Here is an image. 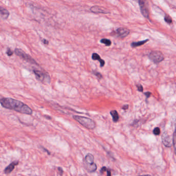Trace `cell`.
Masks as SVG:
<instances>
[{
    "label": "cell",
    "instance_id": "cell-26",
    "mask_svg": "<svg viewBox=\"0 0 176 176\" xmlns=\"http://www.w3.org/2000/svg\"><path fill=\"white\" fill-rule=\"evenodd\" d=\"M138 90L140 91H143V88L142 87V85H140L139 86H138Z\"/></svg>",
    "mask_w": 176,
    "mask_h": 176
},
{
    "label": "cell",
    "instance_id": "cell-4",
    "mask_svg": "<svg viewBox=\"0 0 176 176\" xmlns=\"http://www.w3.org/2000/svg\"><path fill=\"white\" fill-rule=\"evenodd\" d=\"M33 72L34 73L37 80L38 81L43 83L49 84L50 83V77L47 73L36 69H33Z\"/></svg>",
    "mask_w": 176,
    "mask_h": 176
},
{
    "label": "cell",
    "instance_id": "cell-2",
    "mask_svg": "<svg viewBox=\"0 0 176 176\" xmlns=\"http://www.w3.org/2000/svg\"><path fill=\"white\" fill-rule=\"evenodd\" d=\"M83 165L84 168L89 173H93L97 169V166L94 162V156L91 153H88L86 155Z\"/></svg>",
    "mask_w": 176,
    "mask_h": 176
},
{
    "label": "cell",
    "instance_id": "cell-10",
    "mask_svg": "<svg viewBox=\"0 0 176 176\" xmlns=\"http://www.w3.org/2000/svg\"><path fill=\"white\" fill-rule=\"evenodd\" d=\"M19 164L18 161H16L13 162H11L8 166H7L5 169L4 171V172L6 174H9L11 173L14 169H15V167L16 166H17Z\"/></svg>",
    "mask_w": 176,
    "mask_h": 176
},
{
    "label": "cell",
    "instance_id": "cell-16",
    "mask_svg": "<svg viewBox=\"0 0 176 176\" xmlns=\"http://www.w3.org/2000/svg\"><path fill=\"white\" fill-rule=\"evenodd\" d=\"M100 42L102 43L105 44L106 46H110L112 44V42L110 39H106V38H103L100 40Z\"/></svg>",
    "mask_w": 176,
    "mask_h": 176
},
{
    "label": "cell",
    "instance_id": "cell-6",
    "mask_svg": "<svg viewBox=\"0 0 176 176\" xmlns=\"http://www.w3.org/2000/svg\"><path fill=\"white\" fill-rule=\"evenodd\" d=\"M149 56L151 60L155 63H159L164 59L163 54L161 52L158 51H152L150 53Z\"/></svg>",
    "mask_w": 176,
    "mask_h": 176
},
{
    "label": "cell",
    "instance_id": "cell-28",
    "mask_svg": "<svg viewBox=\"0 0 176 176\" xmlns=\"http://www.w3.org/2000/svg\"><path fill=\"white\" fill-rule=\"evenodd\" d=\"M145 95H146L147 98H149L150 96V95H151V93L149 92H147L145 93Z\"/></svg>",
    "mask_w": 176,
    "mask_h": 176
},
{
    "label": "cell",
    "instance_id": "cell-18",
    "mask_svg": "<svg viewBox=\"0 0 176 176\" xmlns=\"http://www.w3.org/2000/svg\"><path fill=\"white\" fill-rule=\"evenodd\" d=\"M164 19H165V21L167 23H168L169 24H170V23H171L172 22V19L171 18V17L169 16H168V15H166Z\"/></svg>",
    "mask_w": 176,
    "mask_h": 176
},
{
    "label": "cell",
    "instance_id": "cell-23",
    "mask_svg": "<svg viewBox=\"0 0 176 176\" xmlns=\"http://www.w3.org/2000/svg\"><path fill=\"white\" fill-rule=\"evenodd\" d=\"M58 171H59V175L60 176H62V174H63V170H62V169L61 167H58Z\"/></svg>",
    "mask_w": 176,
    "mask_h": 176
},
{
    "label": "cell",
    "instance_id": "cell-30",
    "mask_svg": "<svg viewBox=\"0 0 176 176\" xmlns=\"http://www.w3.org/2000/svg\"><path fill=\"white\" fill-rule=\"evenodd\" d=\"M87 176V175H83V176Z\"/></svg>",
    "mask_w": 176,
    "mask_h": 176
},
{
    "label": "cell",
    "instance_id": "cell-11",
    "mask_svg": "<svg viewBox=\"0 0 176 176\" xmlns=\"http://www.w3.org/2000/svg\"><path fill=\"white\" fill-rule=\"evenodd\" d=\"M129 32H130L129 29H125V28H118L116 30V33L120 37H121V38H124L127 36L128 34H129Z\"/></svg>",
    "mask_w": 176,
    "mask_h": 176
},
{
    "label": "cell",
    "instance_id": "cell-12",
    "mask_svg": "<svg viewBox=\"0 0 176 176\" xmlns=\"http://www.w3.org/2000/svg\"><path fill=\"white\" fill-rule=\"evenodd\" d=\"M9 16V11L5 8L2 7H0V17L1 19L3 20L7 19Z\"/></svg>",
    "mask_w": 176,
    "mask_h": 176
},
{
    "label": "cell",
    "instance_id": "cell-7",
    "mask_svg": "<svg viewBox=\"0 0 176 176\" xmlns=\"http://www.w3.org/2000/svg\"><path fill=\"white\" fill-rule=\"evenodd\" d=\"M90 11L95 14H110V11L106 9L105 7L100 6H92L90 9Z\"/></svg>",
    "mask_w": 176,
    "mask_h": 176
},
{
    "label": "cell",
    "instance_id": "cell-31",
    "mask_svg": "<svg viewBox=\"0 0 176 176\" xmlns=\"http://www.w3.org/2000/svg\"><path fill=\"white\" fill-rule=\"evenodd\" d=\"M175 153H176V149H175Z\"/></svg>",
    "mask_w": 176,
    "mask_h": 176
},
{
    "label": "cell",
    "instance_id": "cell-20",
    "mask_svg": "<svg viewBox=\"0 0 176 176\" xmlns=\"http://www.w3.org/2000/svg\"><path fill=\"white\" fill-rule=\"evenodd\" d=\"M173 143L174 146L176 149V130H175L174 135H173Z\"/></svg>",
    "mask_w": 176,
    "mask_h": 176
},
{
    "label": "cell",
    "instance_id": "cell-17",
    "mask_svg": "<svg viewBox=\"0 0 176 176\" xmlns=\"http://www.w3.org/2000/svg\"><path fill=\"white\" fill-rule=\"evenodd\" d=\"M153 133L154 135H159L161 133V130H160V129L158 127H156L154 129L153 131Z\"/></svg>",
    "mask_w": 176,
    "mask_h": 176
},
{
    "label": "cell",
    "instance_id": "cell-19",
    "mask_svg": "<svg viewBox=\"0 0 176 176\" xmlns=\"http://www.w3.org/2000/svg\"><path fill=\"white\" fill-rule=\"evenodd\" d=\"M92 72H93V73L94 74V75H95V76H96L97 77H98L99 79H101L102 78V74H101L100 72H97V71H95V70L93 71Z\"/></svg>",
    "mask_w": 176,
    "mask_h": 176
},
{
    "label": "cell",
    "instance_id": "cell-24",
    "mask_svg": "<svg viewBox=\"0 0 176 176\" xmlns=\"http://www.w3.org/2000/svg\"><path fill=\"white\" fill-rule=\"evenodd\" d=\"M42 42L45 44V45H48L49 44V41L46 39H42Z\"/></svg>",
    "mask_w": 176,
    "mask_h": 176
},
{
    "label": "cell",
    "instance_id": "cell-8",
    "mask_svg": "<svg viewBox=\"0 0 176 176\" xmlns=\"http://www.w3.org/2000/svg\"><path fill=\"white\" fill-rule=\"evenodd\" d=\"M162 141L163 144L166 147H171L172 146V138L167 132H164L162 136Z\"/></svg>",
    "mask_w": 176,
    "mask_h": 176
},
{
    "label": "cell",
    "instance_id": "cell-9",
    "mask_svg": "<svg viewBox=\"0 0 176 176\" xmlns=\"http://www.w3.org/2000/svg\"><path fill=\"white\" fill-rule=\"evenodd\" d=\"M139 4H140V9H141L142 14L145 18H148L149 12H148V10L147 9V7L145 5L144 1H139Z\"/></svg>",
    "mask_w": 176,
    "mask_h": 176
},
{
    "label": "cell",
    "instance_id": "cell-13",
    "mask_svg": "<svg viewBox=\"0 0 176 176\" xmlns=\"http://www.w3.org/2000/svg\"><path fill=\"white\" fill-rule=\"evenodd\" d=\"M91 58H92V60L99 61V62L100 63V66H101V67H103L104 66V65H105V61L103 59H101V57L100 56V55L99 54H98L97 53H93L92 54Z\"/></svg>",
    "mask_w": 176,
    "mask_h": 176
},
{
    "label": "cell",
    "instance_id": "cell-5",
    "mask_svg": "<svg viewBox=\"0 0 176 176\" xmlns=\"http://www.w3.org/2000/svg\"><path fill=\"white\" fill-rule=\"evenodd\" d=\"M15 53L18 56L20 57L21 59H23L24 60L29 62L32 64L38 65V64L36 62V61L29 55L25 53L22 50L17 48L15 50Z\"/></svg>",
    "mask_w": 176,
    "mask_h": 176
},
{
    "label": "cell",
    "instance_id": "cell-14",
    "mask_svg": "<svg viewBox=\"0 0 176 176\" xmlns=\"http://www.w3.org/2000/svg\"><path fill=\"white\" fill-rule=\"evenodd\" d=\"M110 114L113 118V120L114 122H116L119 120V115L117 112L116 110H113L110 112Z\"/></svg>",
    "mask_w": 176,
    "mask_h": 176
},
{
    "label": "cell",
    "instance_id": "cell-22",
    "mask_svg": "<svg viewBox=\"0 0 176 176\" xmlns=\"http://www.w3.org/2000/svg\"><path fill=\"white\" fill-rule=\"evenodd\" d=\"M108 170V168L105 167V166H104V167H102L100 170V173L101 174H103L104 172L107 171Z\"/></svg>",
    "mask_w": 176,
    "mask_h": 176
},
{
    "label": "cell",
    "instance_id": "cell-15",
    "mask_svg": "<svg viewBox=\"0 0 176 176\" xmlns=\"http://www.w3.org/2000/svg\"><path fill=\"white\" fill-rule=\"evenodd\" d=\"M147 41H148V40H145L144 41H139V42H133L131 44V46L132 47H139V46H141L143 45H144V43H145Z\"/></svg>",
    "mask_w": 176,
    "mask_h": 176
},
{
    "label": "cell",
    "instance_id": "cell-3",
    "mask_svg": "<svg viewBox=\"0 0 176 176\" xmlns=\"http://www.w3.org/2000/svg\"><path fill=\"white\" fill-rule=\"evenodd\" d=\"M73 118L82 125L89 130H93L96 127L95 122L90 118L78 115H74Z\"/></svg>",
    "mask_w": 176,
    "mask_h": 176
},
{
    "label": "cell",
    "instance_id": "cell-25",
    "mask_svg": "<svg viewBox=\"0 0 176 176\" xmlns=\"http://www.w3.org/2000/svg\"><path fill=\"white\" fill-rule=\"evenodd\" d=\"M106 172H107V176H111V171L110 168H108Z\"/></svg>",
    "mask_w": 176,
    "mask_h": 176
},
{
    "label": "cell",
    "instance_id": "cell-21",
    "mask_svg": "<svg viewBox=\"0 0 176 176\" xmlns=\"http://www.w3.org/2000/svg\"><path fill=\"white\" fill-rule=\"evenodd\" d=\"M13 53H14L13 51L10 48H8L7 49V50L6 51V54H7V55L8 56H11V55H13Z\"/></svg>",
    "mask_w": 176,
    "mask_h": 176
},
{
    "label": "cell",
    "instance_id": "cell-1",
    "mask_svg": "<svg viewBox=\"0 0 176 176\" xmlns=\"http://www.w3.org/2000/svg\"><path fill=\"white\" fill-rule=\"evenodd\" d=\"M0 102L1 105L5 109L27 115H32L33 113L32 110L28 105L19 100L11 98H4L1 99Z\"/></svg>",
    "mask_w": 176,
    "mask_h": 176
},
{
    "label": "cell",
    "instance_id": "cell-29",
    "mask_svg": "<svg viewBox=\"0 0 176 176\" xmlns=\"http://www.w3.org/2000/svg\"><path fill=\"white\" fill-rule=\"evenodd\" d=\"M151 176L150 175H142V176Z\"/></svg>",
    "mask_w": 176,
    "mask_h": 176
},
{
    "label": "cell",
    "instance_id": "cell-27",
    "mask_svg": "<svg viewBox=\"0 0 176 176\" xmlns=\"http://www.w3.org/2000/svg\"><path fill=\"white\" fill-rule=\"evenodd\" d=\"M128 108H129L128 105H125L123 106V107H122V109L123 110H127V109H128Z\"/></svg>",
    "mask_w": 176,
    "mask_h": 176
}]
</instances>
